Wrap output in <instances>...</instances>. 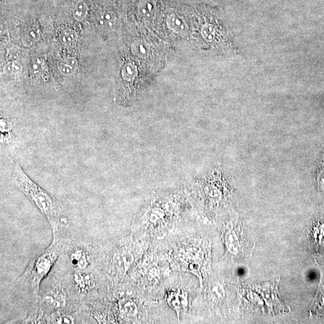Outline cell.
<instances>
[{
	"label": "cell",
	"mask_w": 324,
	"mask_h": 324,
	"mask_svg": "<svg viewBox=\"0 0 324 324\" xmlns=\"http://www.w3.org/2000/svg\"><path fill=\"white\" fill-rule=\"evenodd\" d=\"M13 179L16 186L45 216L54 232L57 231L60 223L68 222L66 218L59 216L51 196L30 179L17 162L14 165Z\"/></svg>",
	"instance_id": "cell-1"
},
{
	"label": "cell",
	"mask_w": 324,
	"mask_h": 324,
	"mask_svg": "<svg viewBox=\"0 0 324 324\" xmlns=\"http://www.w3.org/2000/svg\"><path fill=\"white\" fill-rule=\"evenodd\" d=\"M60 247L59 244L54 240L48 249L41 252L33 260L24 275L20 278L21 282H27L29 284L33 291L36 293L39 290L41 281L56 261L59 256Z\"/></svg>",
	"instance_id": "cell-2"
},
{
	"label": "cell",
	"mask_w": 324,
	"mask_h": 324,
	"mask_svg": "<svg viewBox=\"0 0 324 324\" xmlns=\"http://www.w3.org/2000/svg\"><path fill=\"white\" fill-rule=\"evenodd\" d=\"M75 287L79 292H84L95 287V279L90 273H76L73 276Z\"/></svg>",
	"instance_id": "cell-3"
},
{
	"label": "cell",
	"mask_w": 324,
	"mask_h": 324,
	"mask_svg": "<svg viewBox=\"0 0 324 324\" xmlns=\"http://www.w3.org/2000/svg\"><path fill=\"white\" fill-rule=\"evenodd\" d=\"M43 300L47 305L54 309H63L66 304L65 295L58 290L47 292Z\"/></svg>",
	"instance_id": "cell-4"
},
{
	"label": "cell",
	"mask_w": 324,
	"mask_h": 324,
	"mask_svg": "<svg viewBox=\"0 0 324 324\" xmlns=\"http://www.w3.org/2000/svg\"><path fill=\"white\" fill-rule=\"evenodd\" d=\"M116 16L112 12H103L100 13L96 19V26L101 30H111L115 26Z\"/></svg>",
	"instance_id": "cell-5"
},
{
	"label": "cell",
	"mask_w": 324,
	"mask_h": 324,
	"mask_svg": "<svg viewBox=\"0 0 324 324\" xmlns=\"http://www.w3.org/2000/svg\"><path fill=\"white\" fill-rule=\"evenodd\" d=\"M167 22L168 27L174 32L182 35L187 31V25L181 16L173 14L168 16Z\"/></svg>",
	"instance_id": "cell-6"
},
{
	"label": "cell",
	"mask_w": 324,
	"mask_h": 324,
	"mask_svg": "<svg viewBox=\"0 0 324 324\" xmlns=\"http://www.w3.org/2000/svg\"><path fill=\"white\" fill-rule=\"evenodd\" d=\"M138 12L142 17L150 19L157 12V5L154 0H141L138 4Z\"/></svg>",
	"instance_id": "cell-7"
},
{
	"label": "cell",
	"mask_w": 324,
	"mask_h": 324,
	"mask_svg": "<svg viewBox=\"0 0 324 324\" xmlns=\"http://www.w3.org/2000/svg\"><path fill=\"white\" fill-rule=\"evenodd\" d=\"M119 310L121 314L125 317L132 318L137 315L138 307L137 304L129 299H123L119 301Z\"/></svg>",
	"instance_id": "cell-8"
},
{
	"label": "cell",
	"mask_w": 324,
	"mask_h": 324,
	"mask_svg": "<svg viewBox=\"0 0 324 324\" xmlns=\"http://www.w3.org/2000/svg\"><path fill=\"white\" fill-rule=\"evenodd\" d=\"M77 33L75 30L72 29H66L60 33L59 41L64 46H69L73 45L77 40Z\"/></svg>",
	"instance_id": "cell-9"
},
{
	"label": "cell",
	"mask_w": 324,
	"mask_h": 324,
	"mask_svg": "<svg viewBox=\"0 0 324 324\" xmlns=\"http://www.w3.org/2000/svg\"><path fill=\"white\" fill-rule=\"evenodd\" d=\"M40 37V30L36 29V28H33V29L27 30L24 33L23 37H22V42H23L24 46H32L33 44L37 42L39 40Z\"/></svg>",
	"instance_id": "cell-10"
},
{
	"label": "cell",
	"mask_w": 324,
	"mask_h": 324,
	"mask_svg": "<svg viewBox=\"0 0 324 324\" xmlns=\"http://www.w3.org/2000/svg\"><path fill=\"white\" fill-rule=\"evenodd\" d=\"M71 261L72 264L80 269H84L88 265L87 257L82 250L74 251L71 254Z\"/></svg>",
	"instance_id": "cell-11"
},
{
	"label": "cell",
	"mask_w": 324,
	"mask_h": 324,
	"mask_svg": "<svg viewBox=\"0 0 324 324\" xmlns=\"http://www.w3.org/2000/svg\"><path fill=\"white\" fill-rule=\"evenodd\" d=\"M149 51V46L143 41H135L132 45L133 54L142 59H145L148 57Z\"/></svg>",
	"instance_id": "cell-12"
},
{
	"label": "cell",
	"mask_w": 324,
	"mask_h": 324,
	"mask_svg": "<svg viewBox=\"0 0 324 324\" xmlns=\"http://www.w3.org/2000/svg\"><path fill=\"white\" fill-rule=\"evenodd\" d=\"M88 12V7L87 4L83 1L77 2L73 10V16L77 21H82L87 17Z\"/></svg>",
	"instance_id": "cell-13"
},
{
	"label": "cell",
	"mask_w": 324,
	"mask_h": 324,
	"mask_svg": "<svg viewBox=\"0 0 324 324\" xmlns=\"http://www.w3.org/2000/svg\"><path fill=\"white\" fill-rule=\"evenodd\" d=\"M177 292L176 295L173 296L170 300H169V303L171 304V306L176 308L177 311H179V309H181L182 307H185L187 305V296L184 294V293H181L179 294Z\"/></svg>",
	"instance_id": "cell-14"
},
{
	"label": "cell",
	"mask_w": 324,
	"mask_h": 324,
	"mask_svg": "<svg viewBox=\"0 0 324 324\" xmlns=\"http://www.w3.org/2000/svg\"><path fill=\"white\" fill-rule=\"evenodd\" d=\"M22 69L23 66L18 61H10L4 66L3 72L7 76L13 75L19 73Z\"/></svg>",
	"instance_id": "cell-15"
},
{
	"label": "cell",
	"mask_w": 324,
	"mask_h": 324,
	"mask_svg": "<svg viewBox=\"0 0 324 324\" xmlns=\"http://www.w3.org/2000/svg\"><path fill=\"white\" fill-rule=\"evenodd\" d=\"M137 74V68L132 64H127L122 69V77L127 81L134 79Z\"/></svg>",
	"instance_id": "cell-16"
},
{
	"label": "cell",
	"mask_w": 324,
	"mask_h": 324,
	"mask_svg": "<svg viewBox=\"0 0 324 324\" xmlns=\"http://www.w3.org/2000/svg\"><path fill=\"white\" fill-rule=\"evenodd\" d=\"M202 35L205 39L209 42H212L216 39L217 32L213 25L207 24L202 29Z\"/></svg>",
	"instance_id": "cell-17"
},
{
	"label": "cell",
	"mask_w": 324,
	"mask_h": 324,
	"mask_svg": "<svg viewBox=\"0 0 324 324\" xmlns=\"http://www.w3.org/2000/svg\"><path fill=\"white\" fill-rule=\"evenodd\" d=\"M51 318L53 323L55 324H74L73 317L67 314H54Z\"/></svg>",
	"instance_id": "cell-18"
},
{
	"label": "cell",
	"mask_w": 324,
	"mask_h": 324,
	"mask_svg": "<svg viewBox=\"0 0 324 324\" xmlns=\"http://www.w3.org/2000/svg\"><path fill=\"white\" fill-rule=\"evenodd\" d=\"M57 67L60 73L66 76L72 75L76 70V69L72 68L64 62L58 63Z\"/></svg>",
	"instance_id": "cell-19"
},
{
	"label": "cell",
	"mask_w": 324,
	"mask_h": 324,
	"mask_svg": "<svg viewBox=\"0 0 324 324\" xmlns=\"http://www.w3.org/2000/svg\"><path fill=\"white\" fill-rule=\"evenodd\" d=\"M20 55V52L18 48H12L8 50L7 57L10 61H17Z\"/></svg>",
	"instance_id": "cell-20"
},
{
	"label": "cell",
	"mask_w": 324,
	"mask_h": 324,
	"mask_svg": "<svg viewBox=\"0 0 324 324\" xmlns=\"http://www.w3.org/2000/svg\"><path fill=\"white\" fill-rule=\"evenodd\" d=\"M64 62L67 64L69 66H71L72 68L76 69H77V65H78L76 59L73 57H67L64 60Z\"/></svg>",
	"instance_id": "cell-21"
}]
</instances>
